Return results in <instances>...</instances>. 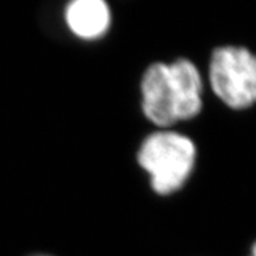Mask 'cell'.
<instances>
[{
  "label": "cell",
  "instance_id": "8992f818",
  "mask_svg": "<svg viewBox=\"0 0 256 256\" xmlns=\"http://www.w3.org/2000/svg\"><path fill=\"white\" fill-rule=\"evenodd\" d=\"M33 256H51V255H33Z\"/></svg>",
  "mask_w": 256,
  "mask_h": 256
},
{
  "label": "cell",
  "instance_id": "7a4b0ae2",
  "mask_svg": "<svg viewBox=\"0 0 256 256\" xmlns=\"http://www.w3.org/2000/svg\"><path fill=\"white\" fill-rule=\"evenodd\" d=\"M196 157L195 142L168 130L146 136L138 153V165L148 172L153 191L161 196L182 188L195 168Z\"/></svg>",
  "mask_w": 256,
  "mask_h": 256
},
{
  "label": "cell",
  "instance_id": "277c9868",
  "mask_svg": "<svg viewBox=\"0 0 256 256\" xmlns=\"http://www.w3.org/2000/svg\"><path fill=\"white\" fill-rule=\"evenodd\" d=\"M64 20L76 37L96 40L112 26V10L104 0H74L66 7Z\"/></svg>",
  "mask_w": 256,
  "mask_h": 256
},
{
  "label": "cell",
  "instance_id": "6da1fadb",
  "mask_svg": "<svg viewBox=\"0 0 256 256\" xmlns=\"http://www.w3.org/2000/svg\"><path fill=\"white\" fill-rule=\"evenodd\" d=\"M142 108L149 122L166 128L188 120L202 108V78L188 59L150 64L142 78Z\"/></svg>",
  "mask_w": 256,
  "mask_h": 256
},
{
  "label": "cell",
  "instance_id": "3957f363",
  "mask_svg": "<svg viewBox=\"0 0 256 256\" xmlns=\"http://www.w3.org/2000/svg\"><path fill=\"white\" fill-rule=\"evenodd\" d=\"M209 85L232 110L256 104V54L243 46H221L209 60Z\"/></svg>",
  "mask_w": 256,
  "mask_h": 256
},
{
  "label": "cell",
  "instance_id": "5b68a950",
  "mask_svg": "<svg viewBox=\"0 0 256 256\" xmlns=\"http://www.w3.org/2000/svg\"><path fill=\"white\" fill-rule=\"evenodd\" d=\"M250 256H256V242L251 247V254H250Z\"/></svg>",
  "mask_w": 256,
  "mask_h": 256
}]
</instances>
